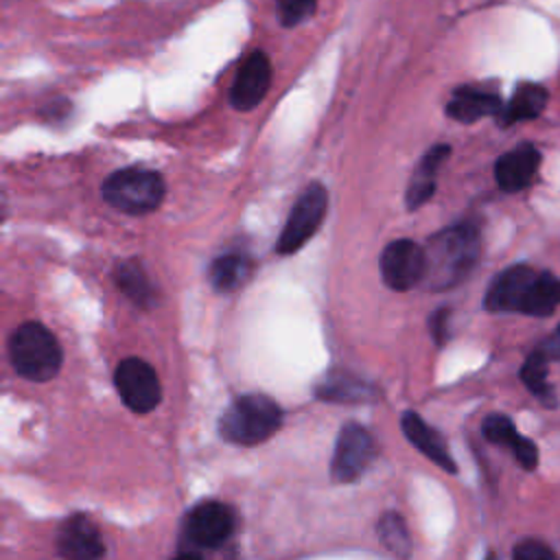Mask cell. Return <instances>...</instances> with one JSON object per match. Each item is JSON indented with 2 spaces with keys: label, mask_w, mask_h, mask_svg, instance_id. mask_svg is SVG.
Instances as JSON below:
<instances>
[{
  "label": "cell",
  "mask_w": 560,
  "mask_h": 560,
  "mask_svg": "<svg viewBox=\"0 0 560 560\" xmlns=\"http://www.w3.org/2000/svg\"><path fill=\"white\" fill-rule=\"evenodd\" d=\"M503 103L497 94L475 90V88H457L446 103V114L459 122H475L486 116H499Z\"/></svg>",
  "instance_id": "16"
},
{
  "label": "cell",
  "mask_w": 560,
  "mask_h": 560,
  "mask_svg": "<svg viewBox=\"0 0 560 560\" xmlns=\"http://www.w3.org/2000/svg\"><path fill=\"white\" fill-rule=\"evenodd\" d=\"M114 385L120 400L136 413H149L158 407L162 398V387L155 370L138 357H129L118 363Z\"/></svg>",
  "instance_id": "9"
},
{
  "label": "cell",
  "mask_w": 560,
  "mask_h": 560,
  "mask_svg": "<svg viewBox=\"0 0 560 560\" xmlns=\"http://www.w3.org/2000/svg\"><path fill=\"white\" fill-rule=\"evenodd\" d=\"M374 455H376V444L372 433L357 422H348L341 427L335 451H332L330 477L339 483L354 481L368 470Z\"/></svg>",
  "instance_id": "8"
},
{
  "label": "cell",
  "mask_w": 560,
  "mask_h": 560,
  "mask_svg": "<svg viewBox=\"0 0 560 560\" xmlns=\"http://www.w3.org/2000/svg\"><path fill=\"white\" fill-rule=\"evenodd\" d=\"M252 271V260L243 254H223L217 260H212L208 269V278L212 287L221 293L238 289Z\"/></svg>",
  "instance_id": "19"
},
{
  "label": "cell",
  "mask_w": 560,
  "mask_h": 560,
  "mask_svg": "<svg viewBox=\"0 0 560 560\" xmlns=\"http://www.w3.org/2000/svg\"><path fill=\"white\" fill-rule=\"evenodd\" d=\"M317 396L324 400H337V402H354V400H365L370 396V387L361 381H357L350 374L341 372H330L326 381L317 385Z\"/></svg>",
  "instance_id": "22"
},
{
  "label": "cell",
  "mask_w": 560,
  "mask_h": 560,
  "mask_svg": "<svg viewBox=\"0 0 560 560\" xmlns=\"http://www.w3.org/2000/svg\"><path fill=\"white\" fill-rule=\"evenodd\" d=\"M116 284L138 306H151L155 302L153 287H151L149 278L144 276L142 267L136 260L118 262V267H116Z\"/></svg>",
  "instance_id": "21"
},
{
  "label": "cell",
  "mask_w": 560,
  "mask_h": 560,
  "mask_svg": "<svg viewBox=\"0 0 560 560\" xmlns=\"http://www.w3.org/2000/svg\"><path fill=\"white\" fill-rule=\"evenodd\" d=\"M540 350H545V354L551 357V359H560V326H558L556 332L545 341V348H540Z\"/></svg>",
  "instance_id": "27"
},
{
  "label": "cell",
  "mask_w": 560,
  "mask_h": 560,
  "mask_svg": "<svg viewBox=\"0 0 560 560\" xmlns=\"http://www.w3.org/2000/svg\"><path fill=\"white\" fill-rule=\"evenodd\" d=\"M400 429L407 435V440L420 453H424L433 464H438L440 468H444L451 475L457 472V464H455L453 455L448 453L444 438L431 424H427L416 411H405L400 416Z\"/></svg>",
  "instance_id": "15"
},
{
  "label": "cell",
  "mask_w": 560,
  "mask_h": 560,
  "mask_svg": "<svg viewBox=\"0 0 560 560\" xmlns=\"http://www.w3.org/2000/svg\"><path fill=\"white\" fill-rule=\"evenodd\" d=\"M57 553L70 560H92L105 553L98 527L85 514L68 516L55 534Z\"/></svg>",
  "instance_id": "12"
},
{
  "label": "cell",
  "mask_w": 560,
  "mask_h": 560,
  "mask_svg": "<svg viewBox=\"0 0 560 560\" xmlns=\"http://www.w3.org/2000/svg\"><path fill=\"white\" fill-rule=\"evenodd\" d=\"M483 306L492 313L547 317L560 306V278L525 262L512 265L492 278Z\"/></svg>",
  "instance_id": "1"
},
{
  "label": "cell",
  "mask_w": 560,
  "mask_h": 560,
  "mask_svg": "<svg viewBox=\"0 0 560 560\" xmlns=\"http://www.w3.org/2000/svg\"><path fill=\"white\" fill-rule=\"evenodd\" d=\"M538 166H540V151L534 144L523 142L497 160L494 164L497 186L503 192L525 190L534 182Z\"/></svg>",
  "instance_id": "13"
},
{
  "label": "cell",
  "mask_w": 560,
  "mask_h": 560,
  "mask_svg": "<svg viewBox=\"0 0 560 560\" xmlns=\"http://www.w3.org/2000/svg\"><path fill=\"white\" fill-rule=\"evenodd\" d=\"M103 199L127 214H147L164 199V179L144 166H127L114 171L103 182Z\"/></svg>",
  "instance_id": "5"
},
{
  "label": "cell",
  "mask_w": 560,
  "mask_h": 560,
  "mask_svg": "<svg viewBox=\"0 0 560 560\" xmlns=\"http://www.w3.org/2000/svg\"><path fill=\"white\" fill-rule=\"evenodd\" d=\"M448 317H451V311L446 306H442V308L433 311V315L429 319V328H431L433 341L438 346H442L448 339Z\"/></svg>",
  "instance_id": "26"
},
{
  "label": "cell",
  "mask_w": 560,
  "mask_h": 560,
  "mask_svg": "<svg viewBox=\"0 0 560 560\" xmlns=\"http://www.w3.org/2000/svg\"><path fill=\"white\" fill-rule=\"evenodd\" d=\"M317 0H276L278 20L282 26L293 28L306 22L315 13Z\"/></svg>",
  "instance_id": "24"
},
{
  "label": "cell",
  "mask_w": 560,
  "mask_h": 560,
  "mask_svg": "<svg viewBox=\"0 0 560 560\" xmlns=\"http://www.w3.org/2000/svg\"><path fill=\"white\" fill-rule=\"evenodd\" d=\"M328 208V192L319 182H313L306 186V190L295 201L278 241L276 252L278 254H293L298 252L322 225Z\"/></svg>",
  "instance_id": "7"
},
{
  "label": "cell",
  "mask_w": 560,
  "mask_h": 560,
  "mask_svg": "<svg viewBox=\"0 0 560 560\" xmlns=\"http://www.w3.org/2000/svg\"><path fill=\"white\" fill-rule=\"evenodd\" d=\"M271 85V63L262 50H254L241 63L232 88H230V103L238 112L254 109L267 94Z\"/></svg>",
  "instance_id": "11"
},
{
  "label": "cell",
  "mask_w": 560,
  "mask_h": 560,
  "mask_svg": "<svg viewBox=\"0 0 560 560\" xmlns=\"http://www.w3.org/2000/svg\"><path fill=\"white\" fill-rule=\"evenodd\" d=\"M481 433L488 442L510 448L514 459L521 464V468L536 470L538 446L532 440H527L525 435H521L518 429L514 427V422L505 413H490L481 424Z\"/></svg>",
  "instance_id": "14"
},
{
  "label": "cell",
  "mask_w": 560,
  "mask_h": 560,
  "mask_svg": "<svg viewBox=\"0 0 560 560\" xmlns=\"http://www.w3.org/2000/svg\"><path fill=\"white\" fill-rule=\"evenodd\" d=\"M376 534H378V540L383 542L385 549H389L396 556H409L411 538H409L405 518L398 512H385L378 518Z\"/></svg>",
  "instance_id": "23"
},
{
  "label": "cell",
  "mask_w": 560,
  "mask_h": 560,
  "mask_svg": "<svg viewBox=\"0 0 560 560\" xmlns=\"http://www.w3.org/2000/svg\"><path fill=\"white\" fill-rule=\"evenodd\" d=\"M9 361L22 378L44 383L57 376L63 354L57 337L44 324L24 322L9 337Z\"/></svg>",
  "instance_id": "3"
},
{
  "label": "cell",
  "mask_w": 560,
  "mask_h": 560,
  "mask_svg": "<svg viewBox=\"0 0 560 560\" xmlns=\"http://www.w3.org/2000/svg\"><path fill=\"white\" fill-rule=\"evenodd\" d=\"M383 282L394 291H409L422 282L427 269L424 245H418L409 238L392 241L378 260Z\"/></svg>",
  "instance_id": "10"
},
{
  "label": "cell",
  "mask_w": 560,
  "mask_h": 560,
  "mask_svg": "<svg viewBox=\"0 0 560 560\" xmlns=\"http://www.w3.org/2000/svg\"><path fill=\"white\" fill-rule=\"evenodd\" d=\"M512 556L516 560H556L558 558V553L551 547H547L545 542H540V540H523V542H518L514 547Z\"/></svg>",
  "instance_id": "25"
},
{
  "label": "cell",
  "mask_w": 560,
  "mask_h": 560,
  "mask_svg": "<svg viewBox=\"0 0 560 560\" xmlns=\"http://www.w3.org/2000/svg\"><path fill=\"white\" fill-rule=\"evenodd\" d=\"M282 424V409L265 394L238 396L219 418L223 440L252 446L269 440Z\"/></svg>",
  "instance_id": "4"
},
{
  "label": "cell",
  "mask_w": 560,
  "mask_h": 560,
  "mask_svg": "<svg viewBox=\"0 0 560 560\" xmlns=\"http://www.w3.org/2000/svg\"><path fill=\"white\" fill-rule=\"evenodd\" d=\"M481 254L479 230L472 223H457L433 234L424 245L427 269L422 284L429 291H446L459 284L477 265Z\"/></svg>",
  "instance_id": "2"
},
{
  "label": "cell",
  "mask_w": 560,
  "mask_h": 560,
  "mask_svg": "<svg viewBox=\"0 0 560 560\" xmlns=\"http://www.w3.org/2000/svg\"><path fill=\"white\" fill-rule=\"evenodd\" d=\"M236 514L221 501H201L184 518L179 556H201L208 549H217L234 534Z\"/></svg>",
  "instance_id": "6"
},
{
  "label": "cell",
  "mask_w": 560,
  "mask_h": 560,
  "mask_svg": "<svg viewBox=\"0 0 560 560\" xmlns=\"http://www.w3.org/2000/svg\"><path fill=\"white\" fill-rule=\"evenodd\" d=\"M448 153H451L448 144H435V147H431L422 155V160L418 162V166L413 171V177H411V182L407 186L405 201H407L409 210L420 208L422 203H427L433 197V192H435V175H438L440 166L444 164V160L448 158Z\"/></svg>",
  "instance_id": "17"
},
{
  "label": "cell",
  "mask_w": 560,
  "mask_h": 560,
  "mask_svg": "<svg viewBox=\"0 0 560 560\" xmlns=\"http://www.w3.org/2000/svg\"><path fill=\"white\" fill-rule=\"evenodd\" d=\"M547 105V90L538 83H521L510 103L503 105L501 114L497 116L501 120V125H512V122H521V120H532L536 116H540V112Z\"/></svg>",
  "instance_id": "18"
},
{
  "label": "cell",
  "mask_w": 560,
  "mask_h": 560,
  "mask_svg": "<svg viewBox=\"0 0 560 560\" xmlns=\"http://www.w3.org/2000/svg\"><path fill=\"white\" fill-rule=\"evenodd\" d=\"M547 361L549 357L545 354V350H534L529 352V357L525 359L523 368H521V381L525 383V387L545 405V407H556L558 398L553 392V385L549 383L547 376Z\"/></svg>",
  "instance_id": "20"
}]
</instances>
